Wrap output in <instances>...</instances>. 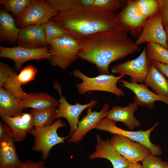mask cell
<instances>
[{"instance_id":"40","label":"cell","mask_w":168,"mask_h":168,"mask_svg":"<svg viewBox=\"0 0 168 168\" xmlns=\"http://www.w3.org/2000/svg\"><path fill=\"white\" fill-rule=\"evenodd\" d=\"M95 0H78V4L84 7H90L93 6Z\"/></svg>"},{"instance_id":"38","label":"cell","mask_w":168,"mask_h":168,"mask_svg":"<svg viewBox=\"0 0 168 168\" xmlns=\"http://www.w3.org/2000/svg\"><path fill=\"white\" fill-rule=\"evenodd\" d=\"M12 137L11 130L6 124L0 122V141Z\"/></svg>"},{"instance_id":"18","label":"cell","mask_w":168,"mask_h":168,"mask_svg":"<svg viewBox=\"0 0 168 168\" xmlns=\"http://www.w3.org/2000/svg\"><path fill=\"white\" fill-rule=\"evenodd\" d=\"M0 117L10 128L13 138L16 142L24 141L27 134L34 128L30 113H22L12 117L4 116Z\"/></svg>"},{"instance_id":"20","label":"cell","mask_w":168,"mask_h":168,"mask_svg":"<svg viewBox=\"0 0 168 168\" xmlns=\"http://www.w3.org/2000/svg\"><path fill=\"white\" fill-rule=\"evenodd\" d=\"M20 29L13 16L2 7L0 9V41L17 42Z\"/></svg>"},{"instance_id":"22","label":"cell","mask_w":168,"mask_h":168,"mask_svg":"<svg viewBox=\"0 0 168 168\" xmlns=\"http://www.w3.org/2000/svg\"><path fill=\"white\" fill-rule=\"evenodd\" d=\"M21 102L23 110L28 108L44 110L58 106L59 102L47 93L43 92L30 93Z\"/></svg>"},{"instance_id":"8","label":"cell","mask_w":168,"mask_h":168,"mask_svg":"<svg viewBox=\"0 0 168 168\" xmlns=\"http://www.w3.org/2000/svg\"><path fill=\"white\" fill-rule=\"evenodd\" d=\"M151 64L145 47L138 57L113 66L111 71L113 74L129 76L130 82L142 83L144 82Z\"/></svg>"},{"instance_id":"29","label":"cell","mask_w":168,"mask_h":168,"mask_svg":"<svg viewBox=\"0 0 168 168\" xmlns=\"http://www.w3.org/2000/svg\"><path fill=\"white\" fill-rule=\"evenodd\" d=\"M33 0H0V4L19 19L24 14Z\"/></svg>"},{"instance_id":"21","label":"cell","mask_w":168,"mask_h":168,"mask_svg":"<svg viewBox=\"0 0 168 168\" xmlns=\"http://www.w3.org/2000/svg\"><path fill=\"white\" fill-rule=\"evenodd\" d=\"M22 163L12 137L0 141V168H19Z\"/></svg>"},{"instance_id":"14","label":"cell","mask_w":168,"mask_h":168,"mask_svg":"<svg viewBox=\"0 0 168 168\" xmlns=\"http://www.w3.org/2000/svg\"><path fill=\"white\" fill-rule=\"evenodd\" d=\"M109 106L106 102L99 111H92V108H87L86 115L79 121L77 129L68 140L69 143H76L82 140L86 134L91 130L95 129L99 122L106 117Z\"/></svg>"},{"instance_id":"12","label":"cell","mask_w":168,"mask_h":168,"mask_svg":"<svg viewBox=\"0 0 168 168\" xmlns=\"http://www.w3.org/2000/svg\"><path fill=\"white\" fill-rule=\"evenodd\" d=\"M135 42L138 46L146 43H156L168 50L166 32L160 10L146 19L142 31Z\"/></svg>"},{"instance_id":"30","label":"cell","mask_w":168,"mask_h":168,"mask_svg":"<svg viewBox=\"0 0 168 168\" xmlns=\"http://www.w3.org/2000/svg\"><path fill=\"white\" fill-rule=\"evenodd\" d=\"M135 1L139 10L147 19L154 16L160 10V0Z\"/></svg>"},{"instance_id":"41","label":"cell","mask_w":168,"mask_h":168,"mask_svg":"<svg viewBox=\"0 0 168 168\" xmlns=\"http://www.w3.org/2000/svg\"><path fill=\"white\" fill-rule=\"evenodd\" d=\"M125 168H143L142 165L139 162L136 163H129Z\"/></svg>"},{"instance_id":"25","label":"cell","mask_w":168,"mask_h":168,"mask_svg":"<svg viewBox=\"0 0 168 168\" xmlns=\"http://www.w3.org/2000/svg\"><path fill=\"white\" fill-rule=\"evenodd\" d=\"M57 107L44 110H30L34 128L44 127L52 124L55 119Z\"/></svg>"},{"instance_id":"11","label":"cell","mask_w":168,"mask_h":168,"mask_svg":"<svg viewBox=\"0 0 168 168\" xmlns=\"http://www.w3.org/2000/svg\"><path fill=\"white\" fill-rule=\"evenodd\" d=\"M110 142L114 148L130 163L142 162L151 154L144 145L118 134H113Z\"/></svg>"},{"instance_id":"37","label":"cell","mask_w":168,"mask_h":168,"mask_svg":"<svg viewBox=\"0 0 168 168\" xmlns=\"http://www.w3.org/2000/svg\"><path fill=\"white\" fill-rule=\"evenodd\" d=\"M19 168H48L44 160L35 162L29 160L23 162Z\"/></svg>"},{"instance_id":"4","label":"cell","mask_w":168,"mask_h":168,"mask_svg":"<svg viewBox=\"0 0 168 168\" xmlns=\"http://www.w3.org/2000/svg\"><path fill=\"white\" fill-rule=\"evenodd\" d=\"M66 125L60 119H58L51 124L41 128H34L29 132L34 138L32 150L42 152V158L46 160L48 158L50 150L55 145L65 142L69 136L61 137L57 133L58 130Z\"/></svg>"},{"instance_id":"9","label":"cell","mask_w":168,"mask_h":168,"mask_svg":"<svg viewBox=\"0 0 168 168\" xmlns=\"http://www.w3.org/2000/svg\"><path fill=\"white\" fill-rule=\"evenodd\" d=\"M58 12L45 0H33L23 15L16 20L18 27L41 25L49 21Z\"/></svg>"},{"instance_id":"7","label":"cell","mask_w":168,"mask_h":168,"mask_svg":"<svg viewBox=\"0 0 168 168\" xmlns=\"http://www.w3.org/2000/svg\"><path fill=\"white\" fill-rule=\"evenodd\" d=\"M54 87L58 92L60 97L59 104L55 114V119L63 118L67 120L70 126L69 136H70L77 129L79 119L82 112L87 108H93L97 104L98 101L96 99L92 100L85 104L77 103L75 105H72L63 96L61 86L58 81L54 82Z\"/></svg>"},{"instance_id":"27","label":"cell","mask_w":168,"mask_h":168,"mask_svg":"<svg viewBox=\"0 0 168 168\" xmlns=\"http://www.w3.org/2000/svg\"><path fill=\"white\" fill-rule=\"evenodd\" d=\"M146 48L147 56L150 61L168 64V50L159 44L153 43H147Z\"/></svg>"},{"instance_id":"31","label":"cell","mask_w":168,"mask_h":168,"mask_svg":"<svg viewBox=\"0 0 168 168\" xmlns=\"http://www.w3.org/2000/svg\"><path fill=\"white\" fill-rule=\"evenodd\" d=\"M37 71V68L32 65H28L24 68L17 75L21 85L26 84L34 80Z\"/></svg>"},{"instance_id":"17","label":"cell","mask_w":168,"mask_h":168,"mask_svg":"<svg viewBox=\"0 0 168 168\" xmlns=\"http://www.w3.org/2000/svg\"><path fill=\"white\" fill-rule=\"evenodd\" d=\"M17 42L18 46L32 49L48 45L41 25H31L20 29Z\"/></svg>"},{"instance_id":"33","label":"cell","mask_w":168,"mask_h":168,"mask_svg":"<svg viewBox=\"0 0 168 168\" xmlns=\"http://www.w3.org/2000/svg\"><path fill=\"white\" fill-rule=\"evenodd\" d=\"M142 162L143 168H168V162L152 154L147 156Z\"/></svg>"},{"instance_id":"13","label":"cell","mask_w":168,"mask_h":168,"mask_svg":"<svg viewBox=\"0 0 168 168\" xmlns=\"http://www.w3.org/2000/svg\"><path fill=\"white\" fill-rule=\"evenodd\" d=\"M125 6L117 14L120 26L124 28L131 36L138 38L147 19L138 8L135 0L127 1Z\"/></svg>"},{"instance_id":"26","label":"cell","mask_w":168,"mask_h":168,"mask_svg":"<svg viewBox=\"0 0 168 168\" xmlns=\"http://www.w3.org/2000/svg\"><path fill=\"white\" fill-rule=\"evenodd\" d=\"M42 26L48 45L53 41L69 34L65 29L55 21L50 20Z\"/></svg>"},{"instance_id":"15","label":"cell","mask_w":168,"mask_h":168,"mask_svg":"<svg viewBox=\"0 0 168 168\" xmlns=\"http://www.w3.org/2000/svg\"><path fill=\"white\" fill-rule=\"evenodd\" d=\"M97 144L94 152L89 156L91 160L104 158L109 161L113 168H125L129 162L121 156L113 147L110 139H103L99 134L96 135Z\"/></svg>"},{"instance_id":"24","label":"cell","mask_w":168,"mask_h":168,"mask_svg":"<svg viewBox=\"0 0 168 168\" xmlns=\"http://www.w3.org/2000/svg\"><path fill=\"white\" fill-rule=\"evenodd\" d=\"M21 100L16 98L3 87L0 88V116L12 117L22 113Z\"/></svg>"},{"instance_id":"3","label":"cell","mask_w":168,"mask_h":168,"mask_svg":"<svg viewBox=\"0 0 168 168\" xmlns=\"http://www.w3.org/2000/svg\"><path fill=\"white\" fill-rule=\"evenodd\" d=\"M50 64L65 70L78 58V40L69 34L52 41L49 45Z\"/></svg>"},{"instance_id":"10","label":"cell","mask_w":168,"mask_h":168,"mask_svg":"<svg viewBox=\"0 0 168 168\" xmlns=\"http://www.w3.org/2000/svg\"><path fill=\"white\" fill-rule=\"evenodd\" d=\"M50 54L49 47L32 49L18 46L12 47H0V57L10 59L15 63L14 67L19 70L25 62L32 60L49 59Z\"/></svg>"},{"instance_id":"34","label":"cell","mask_w":168,"mask_h":168,"mask_svg":"<svg viewBox=\"0 0 168 168\" xmlns=\"http://www.w3.org/2000/svg\"><path fill=\"white\" fill-rule=\"evenodd\" d=\"M122 6L121 0H95L92 6L107 11L114 12Z\"/></svg>"},{"instance_id":"39","label":"cell","mask_w":168,"mask_h":168,"mask_svg":"<svg viewBox=\"0 0 168 168\" xmlns=\"http://www.w3.org/2000/svg\"><path fill=\"white\" fill-rule=\"evenodd\" d=\"M151 63L168 78V64H163L154 61Z\"/></svg>"},{"instance_id":"35","label":"cell","mask_w":168,"mask_h":168,"mask_svg":"<svg viewBox=\"0 0 168 168\" xmlns=\"http://www.w3.org/2000/svg\"><path fill=\"white\" fill-rule=\"evenodd\" d=\"M14 71V69L6 63L0 62V88L3 85L8 77Z\"/></svg>"},{"instance_id":"28","label":"cell","mask_w":168,"mask_h":168,"mask_svg":"<svg viewBox=\"0 0 168 168\" xmlns=\"http://www.w3.org/2000/svg\"><path fill=\"white\" fill-rule=\"evenodd\" d=\"M17 75L15 71L13 72L7 78L3 87L15 98L22 100L28 96V94L23 90Z\"/></svg>"},{"instance_id":"42","label":"cell","mask_w":168,"mask_h":168,"mask_svg":"<svg viewBox=\"0 0 168 168\" xmlns=\"http://www.w3.org/2000/svg\"><path fill=\"white\" fill-rule=\"evenodd\" d=\"M164 29L166 32V42L168 44V26L164 27Z\"/></svg>"},{"instance_id":"2","label":"cell","mask_w":168,"mask_h":168,"mask_svg":"<svg viewBox=\"0 0 168 168\" xmlns=\"http://www.w3.org/2000/svg\"><path fill=\"white\" fill-rule=\"evenodd\" d=\"M117 14L93 6L84 7L78 3L71 10L59 12L51 20L60 24L68 34L79 40L98 33L112 30L120 25Z\"/></svg>"},{"instance_id":"43","label":"cell","mask_w":168,"mask_h":168,"mask_svg":"<svg viewBox=\"0 0 168 168\" xmlns=\"http://www.w3.org/2000/svg\"></svg>"},{"instance_id":"6","label":"cell","mask_w":168,"mask_h":168,"mask_svg":"<svg viewBox=\"0 0 168 168\" xmlns=\"http://www.w3.org/2000/svg\"><path fill=\"white\" fill-rule=\"evenodd\" d=\"M158 124L157 122L150 128L145 131H128L118 127L114 122L105 117L99 122L95 129L106 131L113 134L121 135L142 144L149 149L151 154L157 156L162 154L161 148L160 146L152 143L150 137L152 131Z\"/></svg>"},{"instance_id":"16","label":"cell","mask_w":168,"mask_h":168,"mask_svg":"<svg viewBox=\"0 0 168 168\" xmlns=\"http://www.w3.org/2000/svg\"><path fill=\"white\" fill-rule=\"evenodd\" d=\"M119 81L121 86L130 89L135 94L134 102L138 105L146 106L152 110L154 108L155 103L157 101L168 105V97L157 95L150 91L145 84L129 82L121 79Z\"/></svg>"},{"instance_id":"5","label":"cell","mask_w":168,"mask_h":168,"mask_svg":"<svg viewBox=\"0 0 168 168\" xmlns=\"http://www.w3.org/2000/svg\"><path fill=\"white\" fill-rule=\"evenodd\" d=\"M73 75L82 80V82L77 85L78 92L81 94H84L91 91H100L110 92L118 97L124 95L123 91L117 85L118 82L124 75L115 76L111 74H101L91 77L86 76L78 69L74 70Z\"/></svg>"},{"instance_id":"1","label":"cell","mask_w":168,"mask_h":168,"mask_svg":"<svg viewBox=\"0 0 168 168\" xmlns=\"http://www.w3.org/2000/svg\"><path fill=\"white\" fill-rule=\"evenodd\" d=\"M128 33L119 26L85 37L78 40V58L95 65L101 74H110L111 63L141 50Z\"/></svg>"},{"instance_id":"32","label":"cell","mask_w":168,"mask_h":168,"mask_svg":"<svg viewBox=\"0 0 168 168\" xmlns=\"http://www.w3.org/2000/svg\"><path fill=\"white\" fill-rule=\"evenodd\" d=\"M46 1L58 13L68 11L76 5L78 0H46Z\"/></svg>"},{"instance_id":"19","label":"cell","mask_w":168,"mask_h":168,"mask_svg":"<svg viewBox=\"0 0 168 168\" xmlns=\"http://www.w3.org/2000/svg\"><path fill=\"white\" fill-rule=\"evenodd\" d=\"M138 107L134 102L124 107L115 105L109 110L106 118L115 122H122L130 131H133L140 126L139 121L134 116Z\"/></svg>"},{"instance_id":"23","label":"cell","mask_w":168,"mask_h":168,"mask_svg":"<svg viewBox=\"0 0 168 168\" xmlns=\"http://www.w3.org/2000/svg\"><path fill=\"white\" fill-rule=\"evenodd\" d=\"M144 82L156 94L168 97V80L151 63Z\"/></svg>"},{"instance_id":"36","label":"cell","mask_w":168,"mask_h":168,"mask_svg":"<svg viewBox=\"0 0 168 168\" xmlns=\"http://www.w3.org/2000/svg\"><path fill=\"white\" fill-rule=\"evenodd\" d=\"M160 9L162 15V22L164 27L168 26V0H160Z\"/></svg>"}]
</instances>
